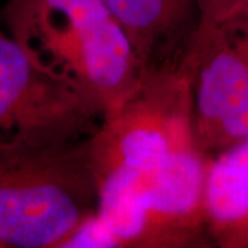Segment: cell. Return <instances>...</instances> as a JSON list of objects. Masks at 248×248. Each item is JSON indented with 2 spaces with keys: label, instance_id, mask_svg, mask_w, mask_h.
<instances>
[{
  "label": "cell",
  "instance_id": "cell-1",
  "mask_svg": "<svg viewBox=\"0 0 248 248\" xmlns=\"http://www.w3.org/2000/svg\"><path fill=\"white\" fill-rule=\"evenodd\" d=\"M1 19L40 69L94 98L107 113L145 73L104 0H6Z\"/></svg>",
  "mask_w": 248,
  "mask_h": 248
},
{
  "label": "cell",
  "instance_id": "cell-2",
  "mask_svg": "<svg viewBox=\"0 0 248 248\" xmlns=\"http://www.w3.org/2000/svg\"><path fill=\"white\" fill-rule=\"evenodd\" d=\"M97 208L84 140L0 149V247L61 248Z\"/></svg>",
  "mask_w": 248,
  "mask_h": 248
},
{
  "label": "cell",
  "instance_id": "cell-3",
  "mask_svg": "<svg viewBox=\"0 0 248 248\" xmlns=\"http://www.w3.org/2000/svg\"><path fill=\"white\" fill-rule=\"evenodd\" d=\"M208 157L195 146L156 169L99 181L97 215L112 248L213 247L204 204Z\"/></svg>",
  "mask_w": 248,
  "mask_h": 248
},
{
  "label": "cell",
  "instance_id": "cell-4",
  "mask_svg": "<svg viewBox=\"0 0 248 248\" xmlns=\"http://www.w3.org/2000/svg\"><path fill=\"white\" fill-rule=\"evenodd\" d=\"M197 71L187 47L174 62L143 73L134 91L104 116L84 148L97 181L119 172L156 169L197 146L193 94Z\"/></svg>",
  "mask_w": 248,
  "mask_h": 248
},
{
  "label": "cell",
  "instance_id": "cell-5",
  "mask_svg": "<svg viewBox=\"0 0 248 248\" xmlns=\"http://www.w3.org/2000/svg\"><path fill=\"white\" fill-rule=\"evenodd\" d=\"M105 113L94 98L40 69L0 29V149L87 140Z\"/></svg>",
  "mask_w": 248,
  "mask_h": 248
},
{
  "label": "cell",
  "instance_id": "cell-6",
  "mask_svg": "<svg viewBox=\"0 0 248 248\" xmlns=\"http://www.w3.org/2000/svg\"><path fill=\"white\" fill-rule=\"evenodd\" d=\"M189 46L197 61L195 141L213 156L248 140V28L219 24L196 31Z\"/></svg>",
  "mask_w": 248,
  "mask_h": 248
},
{
  "label": "cell",
  "instance_id": "cell-7",
  "mask_svg": "<svg viewBox=\"0 0 248 248\" xmlns=\"http://www.w3.org/2000/svg\"><path fill=\"white\" fill-rule=\"evenodd\" d=\"M143 71L179 60L199 24L197 0H104Z\"/></svg>",
  "mask_w": 248,
  "mask_h": 248
},
{
  "label": "cell",
  "instance_id": "cell-8",
  "mask_svg": "<svg viewBox=\"0 0 248 248\" xmlns=\"http://www.w3.org/2000/svg\"><path fill=\"white\" fill-rule=\"evenodd\" d=\"M204 204L214 246L248 248V140L208 157Z\"/></svg>",
  "mask_w": 248,
  "mask_h": 248
},
{
  "label": "cell",
  "instance_id": "cell-9",
  "mask_svg": "<svg viewBox=\"0 0 248 248\" xmlns=\"http://www.w3.org/2000/svg\"><path fill=\"white\" fill-rule=\"evenodd\" d=\"M244 0H197L199 24L196 31H207L219 25L241 6Z\"/></svg>",
  "mask_w": 248,
  "mask_h": 248
},
{
  "label": "cell",
  "instance_id": "cell-10",
  "mask_svg": "<svg viewBox=\"0 0 248 248\" xmlns=\"http://www.w3.org/2000/svg\"><path fill=\"white\" fill-rule=\"evenodd\" d=\"M221 24H232V25L248 28V0H244L239 9L234 10L225 21H222Z\"/></svg>",
  "mask_w": 248,
  "mask_h": 248
}]
</instances>
